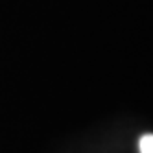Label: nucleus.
<instances>
[{
	"instance_id": "nucleus-1",
	"label": "nucleus",
	"mask_w": 153,
	"mask_h": 153,
	"mask_svg": "<svg viewBox=\"0 0 153 153\" xmlns=\"http://www.w3.org/2000/svg\"><path fill=\"white\" fill-rule=\"evenodd\" d=\"M138 148H140V153H153V133L142 137L138 142Z\"/></svg>"
}]
</instances>
